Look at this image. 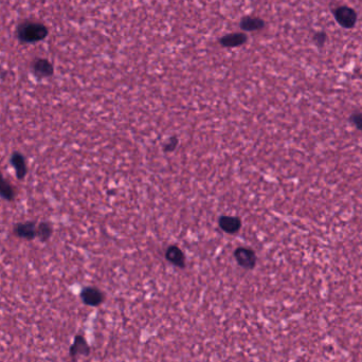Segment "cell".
<instances>
[{
	"instance_id": "obj_12",
	"label": "cell",
	"mask_w": 362,
	"mask_h": 362,
	"mask_svg": "<svg viewBox=\"0 0 362 362\" xmlns=\"http://www.w3.org/2000/svg\"><path fill=\"white\" fill-rule=\"evenodd\" d=\"M220 228L227 233H235L240 229V220L234 216H222L219 219Z\"/></svg>"
},
{
	"instance_id": "obj_3",
	"label": "cell",
	"mask_w": 362,
	"mask_h": 362,
	"mask_svg": "<svg viewBox=\"0 0 362 362\" xmlns=\"http://www.w3.org/2000/svg\"><path fill=\"white\" fill-rule=\"evenodd\" d=\"M36 229L37 226L34 221L19 222L14 227V234L19 238L33 240L36 237Z\"/></svg>"
},
{
	"instance_id": "obj_15",
	"label": "cell",
	"mask_w": 362,
	"mask_h": 362,
	"mask_svg": "<svg viewBox=\"0 0 362 362\" xmlns=\"http://www.w3.org/2000/svg\"><path fill=\"white\" fill-rule=\"evenodd\" d=\"M177 143H178L177 138H175V137H174V138H171L168 142L165 143L164 150H165L166 152H172V151H174V150L176 149V146H177Z\"/></svg>"
},
{
	"instance_id": "obj_10",
	"label": "cell",
	"mask_w": 362,
	"mask_h": 362,
	"mask_svg": "<svg viewBox=\"0 0 362 362\" xmlns=\"http://www.w3.org/2000/svg\"><path fill=\"white\" fill-rule=\"evenodd\" d=\"M239 27L243 29L244 31H247V32L260 31L264 27H265V22L259 17L247 16L242 19L239 23Z\"/></svg>"
},
{
	"instance_id": "obj_14",
	"label": "cell",
	"mask_w": 362,
	"mask_h": 362,
	"mask_svg": "<svg viewBox=\"0 0 362 362\" xmlns=\"http://www.w3.org/2000/svg\"><path fill=\"white\" fill-rule=\"evenodd\" d=\"M52 232H53V229H52L51 223L47 222V221H43L37 226L36 237L42 243H46L47 240H49V238L51 237Z\"/></svg>"
},
{
	"instance_id": "obj_13",
	"label": "cell",
	"mask_w": 362,
	"mask_h": 362,
	"mask_svg": "<svg viewBox=\"0 0 362 362\" xmlns=\"http://www.w3.org/2000/svg\"><path fill=\"white\" fill-rule=\"evenodd\" d=\"M0 197L8 201H12L15 198V192L11 184H10L0 173Z\"/></svg>"
},
{
	"instance_id": "obj_6",
	"label": "cell",
	"mask_w": 362,
	"mask_h": 362,
	"mask_svg": "<svg viewBox=\"0 0 362 362\" xmlns=\"http://www.w3.org/2000/svg\"><path fill=\"white\" fill-rule=\"evenodd\" d=\"M337 22L344 28H351L356 23V13L347 7H341L335 13Z\"/></svg>"
},
{
	"instance_id": "obj_5",
	"label": "cell",
	"mask_w": 362,
	"mask_h": 362,
	"mask_svg": "<svg viewBox=\"0 0 362 362\" xmlns=\"http://www.w3.org/2000/svg\"><path fill=\"white\" fill-rule=\"evenodd\" d=\"M90 354V347L88 345L86 339L82 335H77L74 338L73 343L70 346L69 355L72 359H76L79 356H88Z\"/></svg>"
},
{
	"instance_id": "obj_1",
	"label": "cell",
	"mask_w": 362,
	"mask_h": 362,
	"mask_svg": "<svg viewBox=\"0 0 362 362\" xmlns=\"http://www.w3.org/2000/svg\"><path fill=\"white\" fill-rule=\"evenodd\" d=\"M17 34L19 40L25 43H36L44 40L48 34V30L42 24L25 23L19 26Z\"/></svg>"
},
{
	"instance_id": "obj_11",
	"label": "cell",
	"mask_w": 362,
	"mask_h": 362,
	"mask_svg": "<svg viewBox=\"0 0 362 362\" xmlns=\"http://www.w3.org/2000/svg\"><path fill=\"white\" fill-rule=\"evenodd\" d=\"M165 258L170 263H172L173 265L177 266V267L182 268L185 265L184 254L181 251V249H179L178 247H176V246L169 247V249L165 251Z\"/></svg>"
},
{
	"instance_id": "obj_9",
	"label": "cell",
	"mask_w": 362,
	"mask_h": 362,
	"mask_svg": "<svg viewBox=\"0 0 362 362\" xmlns=\"http://www.w3.org/2000/svg\"><path fill=\"white\" fill-rule=\"evenodd\" d=\"M53 71L54 69L52 64L47 60H44V58L35 61L33 64V72L37 77H40V79L51 76L53 74Z\"/></svg>"
},
{
	"instance_id": "obj_16",
	"label": "cell",
	"mask_w": 362,
	"mask_h": 362,
	"mask_svg": "<svg viewBox=\"0 0 362 362\" xmlns=\"http://www.w3.org/2000/svg\"><path fill=\"white\" fill-rule=\"evenodd\" d=\"M351 121L358 127L359 130H362V114L361 113H355L351 116Z\"/></svg>"
},
{
	"instance_id": "obj_4",
	"label": "cell",
	"mask_w": 362,
	"mask_h": 362,
	"mask_svg": "<svg viewBox=\"0 0 362 362\" xmlns=\"http://www.w3.org/2000/svg\"><path fill=\"white\" fill-rule=\"evenodd\" d=\"M235 259L238 265L245 269H252L257 264L256 254L248 248H238L235 251Z\"/></svg>"
},
{
	"instance_id": "obj_2",
	"label": "cell",
	"mask_w": 362,
	"mask_h": 362,
	"mask_svg": "<svg viewBox=\"0 0 362 362\" xmlns=\"http://www.w3.org/2000/svg\"><path fill=\"white\" fill-rule=\"evenodd\" d=\"M81 299L84 304L88 306L96 307L104 302V293L95 287H85L81 291Z\"/></svg>"
},
{
	"instance_id": "obj_8",
	"label": "cell",
	"mask_w": 362,
	"mask_h": 362,
	"mask_svg": "<svg viewBox=\"0 0 362 362\" xmlns=\"http://www.w3.org/2000/svg\"><path fill=\"white\" fill-rule=\"evenodd\" d=\"M247 41L248 37L245 33H232L222 36L219 40V44L226 48H233L246 44Z\"/></svg>"
},
{
	"instance_id": "obj_7",
	"label": "cell",
	"mask_w": 362,
	"mask_h": 362,
	"mask_svg": "<svg viewBox=\"0 0 362 362\" xmlns=\"http://www.w3.org/2000/svg\"><path fill=\"white\" fill-rule=\"evenodd\" d=\"M10 162H11L13 169L15 170L16 177L19 180L25 179V177L27 176V173H28L25 156L19 152H14L11 155V158H10Z\"/></svg>"
}]
</instances>
